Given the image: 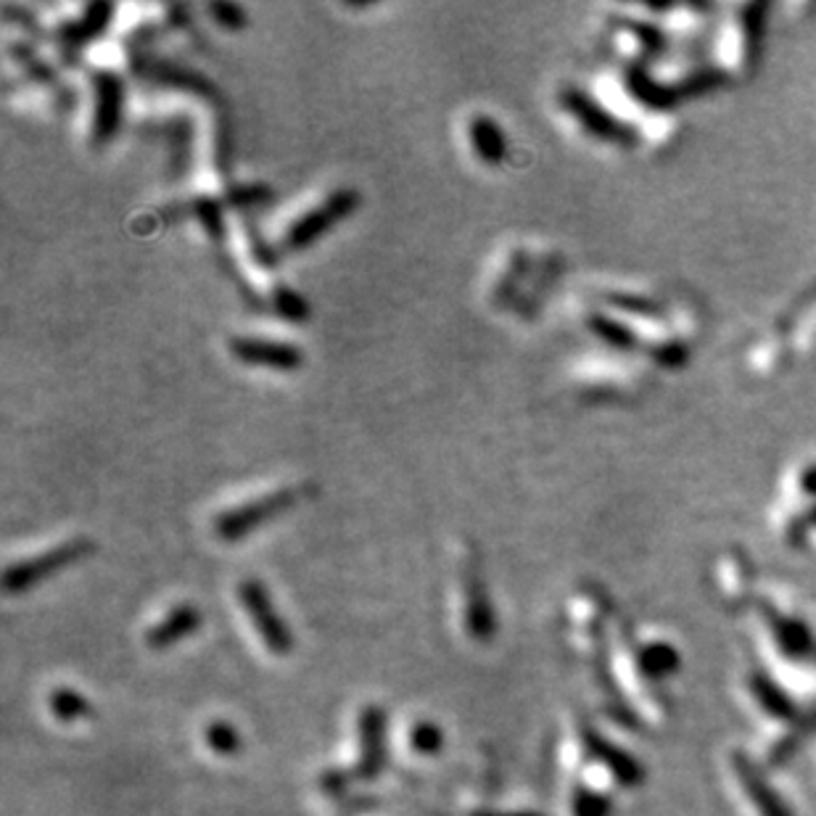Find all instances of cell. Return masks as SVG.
I'll use <instances>...</instances> for the list:
<instances>
[{"label":"cell","mask_w":816,"mask_h":816,"mask_svg":"<svg viewBox=\"0 0 816 816\" xmlns=\"http://www.w3.org/2000/svg\"><path fill=\"white\" fill-rule=\"evenodd\" d=\"M442 745L444 735L442 729H439V724L429 722V718L413 724V729H410V748L415 753H421V756H434V753L442 750Z\"/></svg>","instance_id":"e0dca14e"},{"label":"cell","mask_w":816,"mask_h":816,"mask_svg":"<svg viewBox=\"0 0 816 816\" xmlns=\"http://www.w3.org/2000/svg\"><path fill=\"white\" fill-rule=\"evenodd\" d=\"M735 766H737V772L743 774L745 787H748L750 798L756 800L758 812H762L764 816H790V812H787V808L777 800V795H774V793L769 790V787H766V785L762 783V779L756 777V772L750 769V766H748V762H745V758H737Z\"/></svg>","instance_id":"9a60e30c"},{"label":"cell","mask_w":816,"mask_h":816,"mask_svg":"<svg viewBox=\"0 0 816 816\" xmlns=\"http://www.w3.org/2000/svg\"><path fill=\"white\" fill-rule=\"evenodd\" d=\"M275 310L281 312L285 320H291V323H302V320H306L304 299L289 289L275 291Z\"/></svg>","instance_id":"ffe728a7"},{"label":"cell","mask_w":816,"mask_h":816,"mask_svg":"<svg viewBox=\"0 0 816 816\" xmlns=\"http://www.w3.org/2000/svg\"><path fill=\"white\" fill-rule=\"evenodd\" d=\"M774 632H777L779 645H783L787 653L795 655L808 647V632H806V626L798 624V621L774 618Z\"/></svg>","instance_id":"ac0fdd59"},{"label":"cell","mask_w":816,"mask_h":816,"mask_svg":"<svg viewBox=\"0 0 816 816\" xmlns=\"http://www.w3.org/2000/svg\"><path fill=\"white\" fill-rule=\"evenodd\" d=\"M584 748H587L592 753V756L600 758V762L608 766V769L613 774H616L621 783H624V785H637V779H639L637 764H634L629 756H624V753H621V750L611 748V745L605 743L603 737L597 735V732H590V729L584 732Z\"/></svg>","instance_id":"7c38bea8"},{"label":"cell","mask_w":816,"mask_h":816,"mask_svg":"<svg viewBox=\"0 0 816 816\" xmlns=\"http://www.w3.org/2000/svg\"><path fill=\"white\" fill-rule=\"evenodd\" d=\"M753 689H756L758 703H762V706L769 711V714H777V716H790L793 714V706L785 701V695H779V689L774 687L772 682H766L764 676H756V679H753Z\"/></svg>","instance_id":"d6986e66"},{"label":"cell","mask_w":816,"mask_h":816,"mask_svg":"<svg viewBox=\"0 0 816 816\" xmlns=\"http://www.w3.org/2000/svg\"><path fill=\"white\" fill-rule=\"evenodd\" d=\"M299 500L296 490H278V492H268L262 497L243 502L239 507H230V511L220 513L214 518V534L220 536L222 542H239L243 536H249L251 532L289 511L291 505Z\"/></svg>","instance_id":"3957f363"},{"label":"cell","mask_w":816,"mask_h":816,"mask_svg":"<svg viewBox=\"0 0 816 816\" xmlns=\"http://www.w3.org/2000/svg\"><path fill=\"white\" fill-rule=\"evenodd\" d=\"M360 758L354 766V779L371 783L386 769V711L379 706L362 708L360 722Z\"/></svg>","instance_id":"8992f818"},{"label":"cell","mask_w":816,"mask_h":816,"mask_svg":"<svg viewBox=\"0 0 816 816\" xmlns=\"http://www.w3.org/2000/svg\"><path fill=\"white\" fill-rule=\"evenodd\" d=\"M209 13H212L214 22H218L220 27H225V30L239 32L246 27V11L235 3H212L209 6Z\"/></svg>","instance_id":"44dd1931"},{"label":"cell","mask_w":816,"mask_h":816,"mask_svg":"<svg viewBox=\"0 0 816 816\" xmlns=\"http://www.w3.org/2000/svg\"><path fill=\"white\" fill-rule=\"evenodd\" d=\"M561 103H563V109L568 111V114H574L576 120L584 124V130L592 132V135L616 138V132H618L616 122H613L611 117L605 114V111L600 109L595 101H590L584 93H578V90L571 88L561 95Z\"/></svg>","instance_id":"8fae6325"},{"label":"cell","mask_w":816,"mask_h":816,"mask_svg":"<svg viewBox=\"0 0 816 816\" xmlns=\"http://www.w3.org/2000/svg\"><path fill=\"white\" fill-rule=\"evenodd\" d=\"M471 816H536V814H528V812H515V814H492V812H476Z\"/></svg>","instance_id":"cb8c5ba5"},{"label":"cell","mask_w":816,"mask_h":816,"mask_svg":"<svg viewBox=\"0 0 816 816\" xmlns=\"http://www.w3.org/2000/svg\"><path fill=\"white\" fill-rule=\"evenodd\" d=\"M608 800L592 790H576L574 795V814L576 816H608Z\"/></svg>","instance_id":"7402d4cb"},{"label":"cell","mask_w":816,"mask_h":816,"mask_svg":"<svg viewBox=\"0 0 816 816\" xmlns=\"http://www.w3.org/2000/svg\"><path fill=\"white\" fill-rule=\"evenodd\" d=\"M95 90V111H93V141L103 145L117 135L122 124V103H124V85L122 80L109 69L93 74Z\"/></svg>","instance_id":"52a82bcc"},{"label":"cell","mask_w":816,"mask_h":816,"mask_svg":"<svg viewBox=\"0 0 816 816\" xmlns=\"http://www.w3.org/2000/svg\"><path fill=\"white\" fill-rule=\"evenodd\" d=\"M469 135L473 153L478 157V162L497 167L505 162L507 157V138L502 132L500 122L490 114H473L469 124Z\"/></svg>","instance_id":"30bf717a"},{"label":"cell","mask_w":816,"mask_h":816,"mask_svg":"<svg viewBox=\"0 0 816 816\" xmlns=\"http://www.w3.org/2000/svg\"><path fill=\"white\" fill-rule=\"evenodd\" d=\"M239 600L246 611V616L251 624H254L256 634H260L262 645L268 647L272 655H289L294 651V634H291L289 624L278 616L275 605L264 590L262 582L256 578H243L241 587H239Z\"/></svg>","instance_id":"277c9868"},{"label":"cell","mask_w":816,"mask_h":816,"mask_svg":"<svg viewBox=\"0 0 816 816\" xmlns=\"http://www.w3.org/2000/svg\"><path fill=\"white\" fill-rule=\"evenodd\" d=\"M201 621H204V616H201L197 605L188 603L178 605V608L167 613L157 626H151V629L145 632V645H149L151 651H167V647L183 643L185 637L197 634Z\"/></svg>","instance_id":"9c48e42d"},{"label":"cell","mask_w":816,"mask_h":816,"mask_svg":"<svg viewBox=\"0 0 816 816\" xmlns=\"http://www.w3.org/2000/svg\"><path fill=\"white\" fill-rule=\"evenodd\" d=\"M48 708H51V714L64 724L82 722V718L93 714V706H90L88 697L80 695L72 687L51 689V695H48Z\"/></svg>","instance_id":"4fadbf2b"},{"label":"cell","mask_w":816,"mask_h":816,"mask_svg":"<svg viewBox=\"0 0 816 816\" xmlns=\"http://www.w3.org/2000/svg\"><path fill=\"white\" fill-rule=\"evenodd\" d=\"M93 553V542L85 540V536H74V540H67L56 547L46 550V553H38L32 557H24V561L11 563L3 574V590L6 595H19V592H27L34 584L46 582L64 571L72 563L82 561V557Z\"/></svg>","instance_id":"6da1fadb"},{"label":"cell","mask_w":816,"mask_h":816,"mask_svg":"<svg viewBox=\"0 0 816 816\" xmlns=\"http://www.w3.org/2000/svg\"><path fill=\"white\" fill-rule=\"evenodd\" d=\"M114 9L107 3H93L88 6V11L82 13V19L74 27H69L67 38L72 40V46H85L88 40L99 38V34L109 27V19Z\"/></svg>","instance_id":"5bb4252c"},{"label":"cell","mask_w":816,"mask_h":816,"mask_svg":"<svg viewBox=\"0 0 816 816\" xmlns=\"http://www.w3.org/2000/svg\"><path fill=\"white\" fill-rule=\"evenodd\" d=\"M360 193L354 188H339V191L328 193L318 206H312L310 212L294 220L285 230L283 246L289 251H302L312 243L323 239V235L339 222H344L349 214L354 212L360 204Z\"/></svg>","instance_id":"7a4b0ae2"},{"label":"cell","mask_w":816,"mask_h":816,"mask_svg":"<svg viewBox=\"0 0 816 816\" xmlns=\"http://www.w3.org/2000/svg\"><path fill=\"white\" fill-rule=\"evenodd\" d=\"M230 354L241 362V365L264 367V371L291 373L299 371L304 362L302 349L285 341H270L260 336H235L230 339Z\"/></svg>","instance_id":"5b68a950"},{"label":"cell","mask_w":816,"mask_h":816,"mask_svg":"<svg viewBox=\"0 0 816 816\" xmlns=\"http://www.w3.org/2000/svg\"><path fill=\"white\" fill-rule=\"evenodd\" d=\"M463 595H465V626H469L471 637L476 639V643H492L497 621H494L490 592H486L484 578H481L476 568H469V574H465Z\"/></svg>","instance_id":"ba28073f"},{"label":"cell","mask_w":816,"mask_h":816,"mask_svg":"<svg viewBox=\"0 0 816 816\" xmlns=\"http://www.w3.org/2000/svg\"><path fill=\"white\" fill-rule=\"evenodd\" d=\"M199 218L204 220V225L209 230V235H214V239H220L222 233V222H220V204L218 201H201L199 204Z\"/></svg>","instance_id":"603a6c76"},{"label":"cell","mask_w":816,"mask_h":816,"mask_svg":"<svg viewBox=\"0 0 816 816\" xmlns=\"http://www.w3.org/2000/svg\"><path fill=\"white\" fill-rule=\"evenodd\" d=\"M204 745L218 756H239L243 748L241 732L228 722H209L204 727Z\"/></svg>","instance_id":"2e32d148"}]
</instances>
